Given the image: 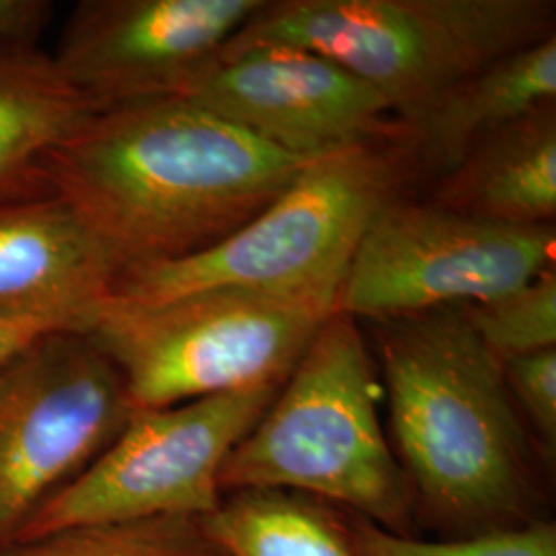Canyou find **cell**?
Listing matches in <instances>:
<instances>
[{
  "label": "cell",
  "mask_w": 556,
  "mask_h": 556,
  "mask_svg": "<svg viewBox=\"0 0 556 556\" xmlns=\"http://www.w3.org/2000/svg\"><path fill=\"white\" fill-rule=\"evenodd\" d=\"M555 245V225L511 227L392 200L358 241L338 312L383 321L503 298L553 268Z\"/></svg>",
  "instance_id": "9"
},
{
  "label": "cell",
  "mask_w": 556,
  "mask_h": 556,
  "mask_svg": "<svg viewBox=\"0 0 556 556\" xmlns=\"http://www.w3.org/2000/svg\"><path fill=\"white\" fill-rule=\"evenodd\" d=\"M0 556H227L202 519L153 517L66 528L17 540Z\"/></svg>",
  "instance_id": "17"
},
{
  "label": "cell",
  "mask_w": 556,
  "mask_h": 556,
  "mask_svg": "<svg viewBox=\"0 0 556 556\" xmlns=\"http://www.w3.org/2000/svg\"><path fill=\"white\" fill-rule=\"evenodd\" d=\"M181 98L303 160L406 137L371 85L289 46L220 52Z\"/></svg>",
  "instance_id": "11"
},
{
  "label": "cell",
  "mask_w": 556,
  "mask_h": 556,
  "mask_svg": "<svg viewBox=\"0 0 556 556\" xmlns=\"http://www.w3.org/2000/svg\"><path fill=\"white\" fill-rule=\"evenodd\" d=\"M137 408L83 332L38 338L0 369V548L114 443Z\"/></svg>",
  "instance_id": "7"
},
{
  "label": "cell",
  "mask_w": 556,
  "mask_h": 556,
  "mask_svg": "<svg viewBox=\"0 0 556 556\" xmlns=\"http://www.w3.org/2000/svg\"><path fill=\"white\" fill-rule=\"evenodd\" d=\"M433 202L511 227L555 225L556 103L475 144L445 172Z\"/></svg>",
  "instance_id": "13"
},
{
  "label": "cell",
  "mask_w": 556,
  "mask_h": 556,
  "mask_svg": "<svg viewBox=\"0 0 556 556\" xmlns=\"http://www.w3.org/2000/svg\"><path fill=\"white\" fill-rule=\"evenodd\" d=\"M227 556H358L344 514L289 491H236L202 517Z\"/></svg>",
  "instance_id": "16"
},
{
  "label": "cell",
  "mask_w": 556,
  "mask_h": 556,
  "mask_svg": "<svg viewBox=\"0 0 556 556\" xmlns=\"http://www.w3.org/2000/svg\"><path fill=\"white\" fill-rule=\"evenodd\" d=\"M556 103V36L459 80L406 126L420 157L450 172L480 140Z\"/></svg>",
  "instance_id": "14"
},
{
  "label": "cell",
  "mask_w": 556,
  "mask_h": 556,
  "mask_svg": "<svg viewBox=\"0 0 556 556\" xmlns=\"http://www.w3.org/2000/svg\"><path fill=\"white\" fill-rule=\"evenodd\" d=\"M312 161L169 98L93 114L52 153L46 181L124 270L229 238Z\"/></svg>",
  "instance_id": "1"
},
{
  "label": "cell",
  "mask_w": 556,
  "mask_h": 556,
  "mask_svg": "<svg viewBox=\"0 0 556 556\" xmlns=\"http://www.w3.org/2000/svg\"><path fill=\"white\" fill-rule=\"evenodd\" d=\"M402 176L400 157L379 142L321 155L229 238L188 258L124 268L110 303L153 307L206 291L338 298L358 241L397 199Z\"/></svg>",
  "instance_id": "5"
},
{
  "label": "cell",
  "mask_w": 556,
  "mask_h": 556,
  "mask_svg": "<svg viewBox=\"0 0 556 556\" xmlns=\"http://www.w3.org/2000/svg\"><path fill=\"white\" fill-rule=\"evenodd\" d=\"M50 17L52 2L0 0V56L36 50Z\"/></svg>",
  "instance_id": "21"
},
{
  "label": "cell",
  "mask_w": 556,
  "mask_h": 556,
  "mask_svg": "<svg viewBox=\"0 0 556 556\" xmlns=\"http://www.w3.org/2000/svg\"><path fill=\"white\" fill-rule=\"evenodd\" d=\"M501 371L544 462L556 452V349L501 361Z\"/></svg>",
  "instance_id": "20"
},
{
  "label": "cell",
  "mask_w": 556,
  "mask_h": 556,
  "mask_svg": "<svg viewBox=\"0 0 556 556\" xmlns=\"http://www.w3.org/2000/svg\"><path fill=\"white\" fill-rule=\"evenodd\" d=\"M266 0H85L52 56L89 108L181 98Z\"/></svg>",
  "instance_id": "10"
},
{
  "label": "cell",
  "mask_w": 556,
  "mask_h": 556,
  "mask_svg": "<svg viewBox=\"0 0 556 556\" xmlns=\"http://www.w3.org/2000/svg\"><path fill=\"white\" fill-rule=\"evenodd\" d=\"M378 349L415 519L447 538L544 519L542 456L462 305L378 321Z\"/></svg>",
  "instance_id": "2"
},
{
  "label": "cell",
  "mask_w": 556,
  "mask_h": 556,
  "mask_svg": "<svg viewBox=\"0 0 556 556\" xmlns=\"http://www.w3.org/2000/svg\"><path fill=\"white\" fill-rule=\"evenodd\" d=\"M344 521L358 556H556V523L548 519L445 540L397 536L351 514H344Z\"/></svg>",
  "instance_id": "19"
},
{
  "label": "cell",
  "mask_w": 556,
  "mask_h": 556,
  "mask_svg": "<svg viewBox=\"0 0 556 556\" xmlns=\"http://www.w3.org/2000/svg\"><path fill=\"white\" fill-rule=\"evenodd\" d=\"M52 332H77L62 319L0 316V369L34 344L38 338Z\"/></svg>",
  "instance_id": "22"
},
{
  "label": "cell",
  "mask_w": 556,
  "mask_h": 556,
  "mask_svg": "<svg viewBox=\"0 0 556 556\" xmlns=\"http://www.w3.org/2000/svg\"><path fill=\"white\" fill-rule=\"evenodd\" d=\"M220 493L289 491L415 536L408 480L383 433L357 319L334 312L277 397L225 459Z\"/></svg>",
  "instance_id": "3"
},
{
  "label": "cell",
  "mask_w": 556,
  "mask_h": 556,
  "mask_svg": "<svg viewBox=\"0 0 556 556\" xmlns=\"http://www.w3.org/2000/svg\"><path fill=\"white\" fill-rule=\"evenodd\" d=\"M122 264L56 197L0 200V316L62 319L87 334Z\"/></svg>",
  "instance_id": "12"
},
{
  "label": "cell",
  "mask_w": 556,
  "mask_h": 556,
  "mask_svg": "<svg viewBox=\"0 0 556 556\" xmlns=\"http://www.w3.org/2000/svg\"><path fill=\"white\" fill-rule=\"evenodd\" d=\"M334 295L206 291L153 307L105 303L87 337L118 367L137 410L282 386Z\"/></svg>",
  "instance_id": "6"
},
{
  "label": "cell",
  "mask_w": 556,
  "mask_h": 556,
  "mask_svg": "<svg viewBox=\"0 0 556 556\" xmlns=\"http://www.w3.org/2000/svg\"><path fill=\"white\" fill-rule=\"evenodd\" d=\"M551 36L553 0H268L220 52H316L371 85L406 128L459 80Z\"/></svg>",
  "instance_id": "4"
},
{
  "label": "cell",
  "mask_w": 556,
  "mask_h": 556,
  "mask_svg": "<svg viewBox=\"0 0 556 556\" xmlns=\"http://www.w3.org/2000/svg\"><path fill=\"white\" fill-rule=\"evenodd\" d=\"M462 309L498 363L556 349V268L503 298L462 305Z\"/></svg>",
  "instance_id": "18"
},
{
  "label": "cell",
  "mask_w": 556,
  "mask_h": 556,
  "mask_svg": "<svg viewBox=\"0 0 556 556\" xmlns=\"http://www.w3.org/2000/svg\"><path fill=\"white\" fill-rule=\"evenodd\" d=\"M96 112L41 50L0 56V200L50 194L46 165Z\"/></svg>",
  "instance_id": "15"
},
{
  "label": "cell",
  "mask_w": 556,
  "mask_h": 556,
  "mask_svg": "<svg viewBox=\"0 0 556 556\" xmlns=\"http://www.w3.org/2000/svg\"><path fill=\"white\" fill-rule=\"evenodd\" d=\"M278 390L270 386L135 410L114 443L41 507L20 540L77 526L211 516L223 498L225 459Z\"/></svg>",
  "instance_id": "8"
}]
</instances>
